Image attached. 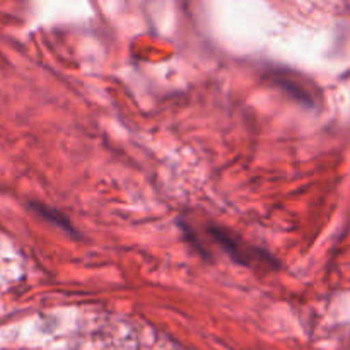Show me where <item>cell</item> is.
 Segmentation results:
<instances>
[{"label":"cell","mask_w":350,"mask_h":350,"mask_svg":"<svg viewBox=\"0 0 350 350\" xmlns=\"http://www.w3.org/2000/svg\"><path fill=\"white\" fill-rule=\"evenodd\" d=\"M207 232L214 238V241L217 243L232 260H234V262L243 263V265L248 267L258 265V263H269V265H272L273 260L270 258L267 253L246 245L245 241L236 238L232 232L226 231V229L219 228V226H208Z\"/></svg>","instance_id":"cell-1"},{"label":"cell","mask_w":350,"mask_h":350,"mask_svg":"<svg viewBox=\"0 0 350 350\" xmlns=\"http://www.w3.org/2000/svg\"><path fill=\"white\" fill-rule=\"evenodd\" d=\"M31 208H33L34 212H36L38 215H41L43 219H46V221L53 222L55 226H58V228L65 229V231H68L72 234L74 232V228L70 226V222H68V219L65 217L62 212H58L57 208L50 207V205H44V204H38V202H33L31 204Z\"/></svg>","instance_id":"cell-2"}]
</instances>
